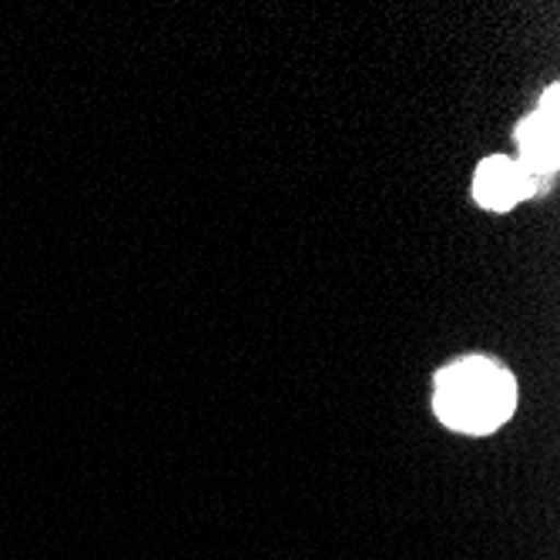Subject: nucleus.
Returning a JSON list of instances; mask_svg holds the SVG:
<instances>
[{"instance_id":"f257e3e1","label":"nucleus","mask_w":560,"mask_h":560,"mask_svg":"<svg viewBox=\"0 0 560 560\" xmlns=\"http://www.w3.org/2000/svg\"><path fill=\"white\" fill-rule=\"evenodd\" d=\"M517 406V383L500 363L470 355L446 366L433 386V410L436 417L460 433H493L511 420Z\"/></svg>"},{"instance_id":"f03ea898","label":"nucleus","mask_w":560,"mask_h":560,"mask_svg":"<svg viewBox=\"0 0 560 560\" xmlns=\"http://www.w3.org/2000/svg\"><path fill=\"white\" fill-rule=\"evenodd\" d=\"M521 165L547 188L557 172V88L544 91V101L534 115H527L517 128Z\"/></svg>"},{"instance_id":"7ed1b4c3","label":"nucleus","mask_w":560,"mask_h":560,"mask_svg":"<svg viewBox=\"0 0 560 560\" xmlns=\"http://www.w3.org/2000/svg\"><path fill=\"white\" fill-rule=\"evenodd\" d=\"M537 191H544L540 182L521 162L506 159V155L487 159L477 168V178H474V198H477V206H483L490 212L514 209L517 201H524V198H530Z\"/></svg>"}]
</instances>
